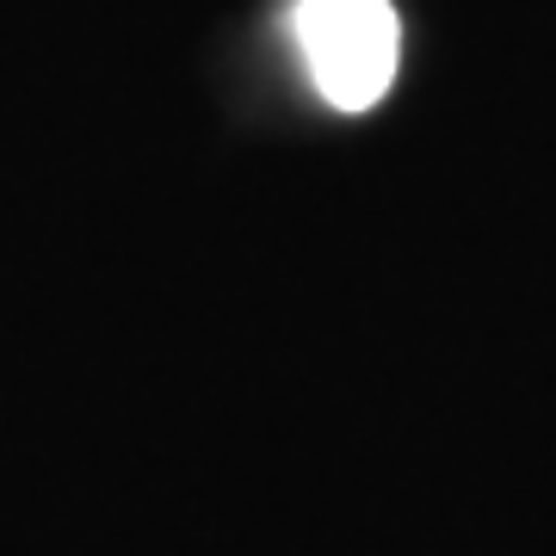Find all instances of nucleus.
<instances>
[{"mask_svg": "<svg viewBox=\"0 0 556 556\" xmlns=\"http://www.w3.org/2000/svg\"><path fill=\"white\" fill-rule=\"evenodd\" d=\"M291 43L303 75L346 118H365L390 100L402 68V13L396 0H298L291 7Z\"/></svg>", "mask_w": 556, "mask_h": 556, "instance_id": "f257e3e1", "label": "nucleus"}]
</instances>
